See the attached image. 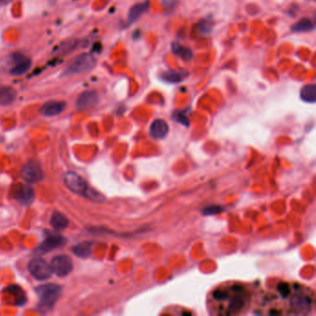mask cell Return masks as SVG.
Returning <instances> with one entry per match:
<instances>
[{"mask_svg":"<svg viewBox=\"0 0 316 316\" xmlns=\"http://www.w3.org/2000/svg\"><path fill=\"white\" fill-rule=\"evenodd\" d=\"M256 310L262 314L308 315L314 308V293L299 283L279 281L260 293Z\"/></svg>","mask_w":316,"mask_h":316,"instance_id":"6da1fadb","label":"cell"},{"mask_svg":"<svg viewBox=\"0 0 316 316\" xmlns=\"http://www.w3.org/2000/svg\"><path fill=\"white\" fill-rule=\"evenodd\" d=\"M254 288L238 281L214 286L207 296V307L214 315H240L247 313L255 300Z\"/></svg>","mask_w":316,"mask_h":316,"instance_id":"7a4b0ae2","label":"cell"},{"mask_svg":"<svg viewBox=\"0 0 316 316\" xmlns=\"http://www.w3.org/2000/svg\"><path fill=\"white\" fill-rule=\"evenodd\" d=\"M97 65V60L90 53H82L71 61L63 71L62 75L70 76L87 73L94 70Z\"/></svg>","mask_w":316,"mask_h":316,"instance_id":"3957f363","label":"cell"},{"mask_svg":"<svg viewBox=\"0 0 316 316\" xmlns=\"http://www.w3.org/2000/svg\"><path fill=\"white\" fill-rule=\"evenodd\" d=\"M61 285L56 284H46L36 288V294L41 302L46 307H52L56 303L61 294Z\"/></svg>","mask_w":316,"mask_h":316,"instance_id":"277c9868","label":"cell"},{"mask_svg":"<svg viewBox=\"0 0 316 316\" xmlns=\"http://www.w3.org/2000/svg\"><path fill=\"white\" fill-rule=\"evenodd\" d=\"M21 177L27 183H36L44 178V172L40 163L36 161H29L21 169Z\"/></svg>","mask_w":316,"mask_h":316,"instance_id":"5b68a950","label":"cell"},{"mask_svg":"<svg viewBox=\"0 0 316 316\" xmlns=\"http://www.w3.org/2000/svg\"><path fill=\"white\" fill-rule=\"evenodd\" d=\"M28 269L31 275L37 280L48 279L53 273L50 265H48L46 260L42 259H34L31 260L28 265Z\"/></svg>","mask_w":316,"mask_h":316,"instance_id":"8992f818","label":"cell"},{"mask_svg":"<svg viewBox=\"0 0 316 316\" xmlns=\"http://www.w3.org/2000/svg\"><path fill=\"white\" fill-rule=\"evenodd\" d=\"M52 272L58 276H65L71 273L73 268L72 260L67 255L57 256L50 264Z\"/></svg>","mask_w":316,"mask_h":316,"instance_id":"52a82bcc","label":"cell"},{"mask_svg":"<svg viewBox=\"0 0 316 316\" xmlns=\"http://www.w3.org/2000/svg\"><path fill=\"white\" fill-rule=\"evenodd\" d=\"M64 183L68 189H70L74 193L79 194L84 196L87 189V182L85 179L82 178L81 176L73 172H68L64 175Z\"/></svg>","mask_w":316,"mask_h":316,"instance_id":"ba28073f","label":"cell"},{"mask_svg":"<svg viewBox=\"0 0 316 316\" xmlns=\"http://www.w3.org/2000/svg\"><path fill=\"white\" fill-rule=\"evenodd\" d=\"M11 61L13 66L10 70V74L12 76H20L29 71L32 67V61L30 59L20 53H15L12 56Z\"/></svg>","mask_w":316,"mask_h":316,"instance_id":"9c48e42d","label":"cell"},{"mask_svg":"<svg viewBox=\"0 0 316 316\" xmlns=\"http://www.w3.org/2000/svg\"><path fill=\"white\" fill-rule=\"evenodd\" d=\"M99 101L97 93L94 90H87L79 95L76 100V107L78 110H87L96 106Z\"/></svg>","mask_w":316,"mask_h":316,"instance_id":"30bf717a","label":"cell"},{"mask_svg":"<svg viewBox=\"0 0 316 316\" xmlns=\"http://www.w3.org/2000/svg\"><path fill=\"white\" fill-rule=\"evenodd\" d=\"M189 76V71L183 68H180L178 70H167L161 73L160 78L162 81L168 83V84H179L181 82L185 81Z\"/></svg>","mask_w":316,"mask_h":316,"instance_id":"8fae6325","label":"cell"},{"mask_svg":"<svg viewBox=\"0 0 316 316\" xmlns=\"http://www.w3.org/2000/svg\"><path fill=\"white\" fill-rule=\"evenodd\" d=\"M66 102L60 100H50L43 104L41 107L40 113L46 117H52L61 114L66 109Z\"/></svg>","mask_w":316,"mask_h":316,"instance_id":"7c38bea8","label":"cell"},{"mask_svg":"<svg viewBox=\"0 0 316 316\" xmlns=\"http://www.w3.org/2000/svg\"><path fill=\"white\" fill-rule=\"evenodd\" d=\"M65 242L66 240L61 235H50L42 242V244L37 249V252L40 254H44L56 248L61 247L62 245L65 244Z\"/></svg>","mask_w":316,"mask_h":316,"instance_id":"4fadbf2b","label":"cell"},{"mask_svg":"<svg viewBox=\"0 0 316 316\" xmlns=\"http://www.w3.org/2000/svg\"><path fill=\"white\" fill-rule=\"evenodd\" d=\"M149 8V1L146 0L144 2L141 3H138V4H135L130 8V10L128 11L127 14V23L133 24L134 22H136L137 20L141 17V16L147 12Z\"/></svg>","mask_w":316,"mask_h":316,"instance_id":"5bb4252c","label":"cell"},{"mask_svg":"<svg viewBox=\"0 0 316 316\" xmlns=\"http://www.w3.org/2000/svg\"><path fill=\"white\" fill-rule=\"evenodd\" d=\"M16 199L23 205H31L35 200V191L28 185H21L16 189Z\"/></svg>","mask_w":316,"mask_h":316,"instance_id":"9a60e30c","label":"cell"},{"mask_svg":"<svg viewBox=\"0 0 316 316\" xmlns=\"http://www.w3.org/2000/svg\"><path fill=\"white\" fill-rule=\"evenodd\" d=\"M169 126L164 120L158 119L151 123L149 128L150 136L155 139L163 138L168 134Z\"/></svg>","mask_w":316,"mask_h":316,"instance_id":"2e32d148","label":"cell"},{"mask_svg":"<svg viewBox=\"0 0 316 316\" xmlns=\"http://www.w3.org/2000/svg\"><path fill=\"white\" fill-rule=\"evenodd\" d=\"M17 91L13 87L0 86V106H8L15 101Z\"/></svg>","mask_w":316,"mask_h":316,"instance_id":"e0dca14e","label":"cell"},{"mask_svg":"<svg viewBox=\"0 0 316 316\" xmlns=\"http://www.w3.org/2000/svg\"><path fill=\"white\" fill-rule=\"evenodd\" d=\"M314 29L313 22L308 18H302L295 24L291 26V31L293 33H309Z\"/></svg>","mask_w":316,"mask_h":316,"instance_id":"ac0fdd59","label":"cell"},{"mask_svg":"<svg viewBox=\"0 0 316 316\" xmlns=\"http://www.w3.org/2000/svg\"><path fill=\"white\" fill-rule=\"evenodd\" d=\"M301 98L303 101L314 103L316 101L315 84L306 85L302 87L301 89Z\"/></svg>","mask_w":316,"mask_h":316,"instance_id":"d6986e66","label":"cell"},{"mask_svg":"<svg viewBox=\"0 0 316 316\" xmlns=\"http://www.w3.org/2000/svg\"><path fill=\"white\" fill-rule=\"evenodd\" d=\"M69 224L66 217L61 213H54L50 218L51 226L56 230L65 229Z\"/></svg>","mask_w":316,"mask_h":316,"instance_id":"ffe728a7","label":"cell"},{"mask_svg":"<svg viewBox=\"0 0 316 316\" xmlns=\"http://www.w3.org/2000/svg\"><path fill=\"white\" fill-rule=\"evenodd\" d=\"M172 49H173V52L175 55L180 57L183 61H189V60H191L192 55H193V54H192V51L190 50L189 48H188V47H183V46H181L178 43H174V44H173Z\"/></svg>","mask_w":316,"mask_h":316,"instance_id":"44dd1931","label":"cell"},{"mask_svg":"<svg viewBox=\"0 0 316 316\" xmlns=\"http://www.w3.org/2000/svg\"><path fill=\"white\" fill-rule=\"evenodd\" d=\"M73 252L79 258H87L91 254V244L89 242H82L80 244H77L73 248Z\"/></svg>","mask_w":316,"mask_h":316,"instance_id":"7402d4cb","label":"cell"},{"mask_svg":"<svg viewBox=\"0 0 316 316\" xmlns=\"http://www.w3.org/2000/svg\"><path fill=\"white\" fill-rule=\"evenodd\" d=\"M78 43L79 41L77 39H69V40L63 42L60 46V54L65 55V54L71 53L76 48Z\"/></svg>","mask_w":316,"mask_h":316,"instance_id":"603a6c76","label":"cell"},{"mask_svg":"<svg viewBox=\"0 0 316 316\" xmlns=\"http://www.w3.org/2000/svg\"><path fill=\"white\" fill-rule=\"evenodd\" d=\"M213 28H214V22L213 20H209V19H204L201 21H199V25H198L199 33L203 36H207L210 34Z\"/></svg>","mask_w":316,"mask_h":316,"instance_id":"cb8c5ba5","label":"cell"},{"mask_svg":"<svg viewBox=\"0 0 316 316\" xmlns=\"http://www.w3.org/2000/svg\"><path fill=\"white\" fill-rule=\"evenodd\" d=\"M162 5L167 10H173L177 7L179 0H161Z\"/></svg>","mask_w":316,"mask_h":316,"instance_id":"d4e9b609","label":"cell"},{"mask_svg":"<svg viewBox=\"0 0 316 316\" xmlns=\"http://www.w3.org/2000/svg\"><path fill=\"white\" fill-rule=\"evenodd\" d=\"M176 120L181 122V123H183V124H185V123H186V124L188 123V119L185 117V116H183V115H179L177 113H176Z\"/></svg>","mask_w":316,"mask_h":316,"instance_id":"484cf974","label":"cell"},{"mask_svg":"<svg viewBox=\"0 0 316 316\" xmlns=\"http://www.w3.org/2000/svg\"><path fill=\"white\" fill-rule=\"evenodd\" d=\"M11 0H0V4H3V3H8V2H10Z\"/></svg>","mask_w":316,"mask_h":316,"instance_id":"4316f807","label":"cell"},{"mask_svg":"<svg viewBox=\"0 0 316 316\" xmlns=\"http://www.w3.org/2000/svg\"><path fill=\"white\" fill-rule=\"evenodd\" d=\"M72 1H79V0H72Z\"/></svg>","mask_w":316,"mask_h":316,"instance_id":"83f0119b","label":"cell"}]
</instances>
